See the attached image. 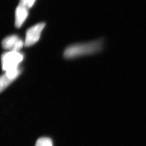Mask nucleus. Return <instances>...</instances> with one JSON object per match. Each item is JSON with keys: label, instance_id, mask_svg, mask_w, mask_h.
Wrapping results in <instances>:
<instances>
[{"label": "nucleus", "instance_id": "1", "mask_svg": "<svg viewBox=\"0 0 146 146\" xmlns=\"http://www.w3.org/2000/svg\"><path fill=\"white\" fill-rule=\"evenodd\" d=\"M102 48V42L96 40L84 43L74 44L67 47L64 52V58L68 59L92 55L99 52Z\"/></svg>", "mask_w": 146, "mask_h": 146}, {"label": "nucleus", "instance_id": "7", "mask_svg": "<svg viewBox=\"0 0 146 146\" xmlns=\"http://www.w3.org/2000/svg\"><path fill=\"white\" fill-rule=\"evenodd\" d=\"M35 146H52V142L49 137H41L37 140Z\"/></svg>", "mask_w": 146, "mask_h": 146}, {"label": "nucleus", "instance_id": "8", "mask_svg": "<svg viewBox=\"0 0 146 146\" xmlns=\"http://www.w3.org/2000/svg\"><path fill=\"white\" fill-rule=\"evenodd\" d=\"M36 0H21L20 2L26 5L29 9L34 5Z\"/></svg>", "mask_w": 146, "mask_h": 146}, {"label": "nucleus", "instance_id": "5", "mask_svg": "<svg viewBox=\"0 0 146 146\" xmlns=\"http://www.w3.org/2000/svg\"><path fill=\"white\" fill-rule=\"evenodd\" d=\"M29 8L20 2L15 11V25L17 28H20L25 22L29 14Z\"/></svg>", "mask_w": 146, "mask_h": 146}, {"label": "nucleus", "instance_id": "6", "mask_svg": "<svg viewBox=\"0 0 146 146\" xmlns=\"http://www.w3.org/2000/svg\"><path fill=\"white\" fill-rule=\"evenodd\" d=\"M13 81L8 78L5 74L3 75L1 77L0 80V89L1 92H2Z\"/></svg>", "mask_w": 146, "mask_h": 146}, {"label": "nucleus", "instance_id": "3", "mask_svg": "<svg viewBox=\"0 0 146 146\" xmlns=\"http://www.w3.org/2000/svg\"><path fill=\"white\" fill-rule=\"evenodd\" d=\"M45 26L44 23L41 22L29 28L26 34L25 46L30 47L38 42Z\"/></svg>", "mask_w": 146, "mask_h": 146}, {"label": "nucleus", "instance_id": "4", "mask_svg": "<svg viewBox=\"0 0 146 146\" xmlns=\"http://www.w3.org/2000/svg\"><path fill=\"white\" fill-rule=\"evenodd\" d=\"M2 45L3 48L7 50L19 52L25 45V42L17 35H12L4 38Z\"/></svg>", "mask_w": 146, "mask_h": 146}, {"label": "nucleus", "instance_id": "2", "mask_svg": "<svg viewBox=\"0 0 146 146\" xmlns=\"http://www.w3.org/2000/svg\"><path fill=\"white\" fill-rule=\"evenodd\" d=\"M24 58V55L19 52L9 51L5 52L1 56L2 67L3 70H8L20 67L19 65Z\"/></svg>", "mask_w": 146, "mask_h": 146}]
</instances>
